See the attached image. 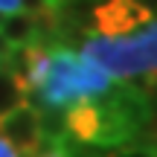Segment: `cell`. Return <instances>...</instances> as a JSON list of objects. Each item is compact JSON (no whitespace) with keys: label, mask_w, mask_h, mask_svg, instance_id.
Wrapping results in <instances>:
<instances>
[{"label":"cell","mask_w":157,"mask_h":157,"mask_svg":"<svg viewBox=\"0 0 157 157\" xmlns=\"http://www.w3.org/2000/svg\"><path fill=\"white\" fill-rule=\"evenodd\" d=\"M9 50H12V44H9V41L3 38V35H0V64H3V58L9 56Z\"/></svg>","instance_id":"cell-9"},{"label":"cell","mask_w":157,"mask_h":157,"mask_svg":"<svg viewBox=\"0 0 157 157\" xmlns=\"http://www.w3.org/2000/svg\"><path fill=\"white\" fill-rule=\"evenodd\" d=\"M113 87V76L96 67L90 58L64 44H50L47 73L26 102L35 108H70L82 99H102Z\"/></svg>","instance_id":"cell-2"},{"label":"cell","mask_w":157,"mask_h":157,"mask_svg":"<svg viewBox=\"0 0 157 157\" xmlns=\"http://www.w3.org/2000/svg\"><path fill=\"white\" fill-rule=\"evenodd\" d=\"M154 15L157 12L143 6L140 0H102L90 9V29L99 35H125L151 21Z\"/></svg>","instance_id":"cell-3"},{"label":"cell","mask_w":157,"mask_h":157,"mask_svg":"<svg viewBox=\"0 0 157 157\" xmlns=\"http://www.w3.org/2000/svg\"><path fill=\"white\" fill-rule=\"evenodd\" d=\"M0 137H6L21 154H29L41 140L38 108L23 102V105L12 108L9 113H3V117H0Z\"/></svg>","instance_id":"cell-4"},{"label":"cell","mask_w":157,"mask_h":157,"mask_svg":"<svg viewBox=\"0 0 157 157\" xmlns=\"http://www.w3.org/2000/svg\"><path fill=\"white\" fill-rule=\"evenodd\" d=\"M23 12V0H0V15H15Z\"/></svg>","instance_id":"cell-7"},{"label":"cell","mask_w":157,"mask_h":157,"mask_svg":"<svg viewBox=\"0 0 157 157\" xmlns=\"http://www.w3.org/2000/svg\"><path fill=\"white\" fill-rule=\"evenodd\" d=\"M82 56L119 82H137L140 90L157 87V15L125 35H84Z\"/></svg>","instance_id":"cell-1"},{"label":"cell","mask_w":157,"mask_h":157,"mask_svg":"<svg viewBox=\"0 0 157 157\" xmlns=\"http://www.w3.org/2000/svg\"><path fill=\"white\" fill-rule=\"evenodd\" d=\"M108 157H157V146H125L113 148Z\"/></svg>","instance_id":"cell-6"},{"label":"cell","mask_w":157,"mask_h":157,"mask_svg":"<svg viewBox=\"0 0 157 157\" xmlns=\"http://www.w3.org/2000/svg\"><path fill=\"white\" fill-rule=\"evenodd\" d=\"M0 157H21V151H17L6 137H0Z\"/></svg>","instance_id":"cell-8"},{"label":"cell","mask_w":157,"mask_h":157,"mask_svg":"<svg viewBox=\"0 0 157 157\" xmlns=\"http://www.w3.org/2000/svg\"><path fill=\"white\" fill-rule=\"evenodd\" d=\"M26 99H29V90H26V84H23V78L12 67L0 64V117L9 113L12 108L23 105Z\"/></svg>","instance_id":"cell-5"}]
</instances>
